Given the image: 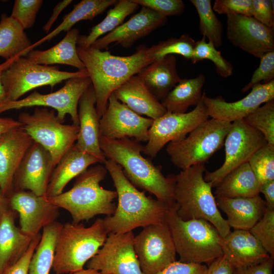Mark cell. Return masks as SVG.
I'll use <instances>...</instances> for the list:
<instances>
[{"mask_svg": "<svg viewBox=\"0 0 274 274\" xmlns=\"http://www.w3.org/2000/svg\"><path fill=\"white\" fill-rule=\"evenodd\" d=\"M78 55L88 72L96 96V110L99 118L104 113L111 94L132 76L155 61L154 46H139L126 56H116L108 51L91 47H77Z\"/></svg>", "mask_w": 274, "mask_h": 274, "instance_id": "6da1fadb", "label": "cell"}, {"mask_svg": "<svg viewBox=\"0 0 274 274\" xmlns=\"http://www.w3.org/2000/svg\"><path fill=\"white\" fill-rule=\"evenodd\" d=\"M104 164L113 181L118 198L114 213L103 219L108 233H125L136 228L166 222L169 205L139 190L113 160L106 159Z\"/></svg>", "mask_w": 274, "mask_h": 274, "instance_id": "7a4b0ae2", "label": "cell"}, {"mask_svg": "<svg viewBox=\"0 0 274 274\" xmlns=\"http://www.w3.org/2000/svg\"><path fill=\"white\" fill-rule=\"evenodd\" d=\"M99 146L106 158L120 166L134 186L169 206L175 203L174 175L165 177L160 168L145 158L141 153L144 146L139 142L127 138L110 140L100 136Z\"/></svg>", "mask_w": 274, "mask_h": 274, "instance_id": "3957f363", "label": "cell"}, {"mask_svg": "<svg viewBox=\"0 0 274 274\" xmlns=\"http://www.w3.org/2000/svg\"><path fill=\"white\" fill-rule=\"evenodd\" d=\"M204 163H199L174 175V195L177 213L184 220H204L212 224L221 237L230 231L218 209L212 186L204 179Z\"/></svg>", "mask_w": 274, "mask_h": 274, "instance_id": "277c9868", "label": "cell"}, {"mask_svg": "<svg viewBox=\"0 0 274 274\" xmlns=\"http://www.w3.org/2000/svg\"><path fill=\"white\" fill-rule=\"evenodd\" d=\"M107 172L100 164L88 168L76 178L72 188L48 198L59 209L68 211L74 224L88 221L98 215L111 216L116 209L113 201L117 197V193L100 185Z\"/></svg>", "mask_w": 274, "mask_h": 274, "instance_id": "5b68a950", "label": "cell"}, {"mask_svg": "<svg viewBox=\"0 0 274 274\" xmlns=\"http://www.w3.org/2000/svg\"><path fill=\"white\" fill-rule=\"evenodd\" d=\"M177 209L176 203L169 206L166 222L179 255V261L208 266L222 256V237L216 228L204 220H182Z\"/></svg>", "mask_w": 274, "mask_h": 274, "instance_id": "8992f818", "label": "cell"}, {"mask_svg": "<svg viewBox=\"0 0 274 274\" xmlns=\"http://www.w3.org/2000/svg\"><path fill=\"white\" fill-rule=\"evenodd\" d=\"M108 234L101 218L96 219L89 227L80 223L63 224L56 243L54 272L72 273L84 268L103 246Z\"/></svg>", "mask_w": 274, "mask_h": 274, "instance_id": "52a82bcc", "label": "cell"}, {"mask_svg": "<svg viewBox=\"0 0 274 274\" xmlns=\"http://www.w3.org/2000/svg\"><path fill=\"white\" fill-rule=\"evenodd\" d=\"M231 126L230 122L213 118L202 122L185 138L168 143L170 161L182 170L204 163L224 145Z\"/></svg>", "mask_w": 274, "mask_h": 274, "instance_id": "ba28073f", "label": "cell"}, {"mask_svg": "<svg viewBox=\"0 0 274 274\" xmlns=\"http://www.w3.org/2000/svg\"><path fill=\"white\" fill-rule=\"evenodd\" d=\"M86 76H89L86 68L75 72L62 71L57 65L39 64L25 57H19L2 75L6 93L5 101L19 99L27 92L43 86L52 89L64 80Z\"/></svg>", "mask_w": 274, "mask_h": 274, "instance_id": "9c48e42d", "label": "cell"}, {"mask_svg": "<svg viewBox=\"0 0 274 274\" xmlns=\"http://www.w3.org/2000/svg\"><path fill=\"white\" fill-rule=\"evenodd\" d=\"M18 120L33 141L50 153L55 166L77 140L79 125L63 124L54 110L36 107L32 113H21Z\"/></svg>", "mask_w": 274, "mask_h": 274, "instance_id": "30bf717a", "label": "cell"}, {"mask_svg": "<svg viewBox=\"0 0 274 274\" xmlns=\"http://www.w3.org/2000/svg\"><path fill=\"white\" fill-rule=\"evenodd\" d=\"M91 84L89 76L70 79L58 90L48 94L36 91L27 96L14 101L0 102V115L4 112L32 107L51 108L63 122L66 115H70L73 124L79 125L78 107L79 99Z\"/></svg>", "mask_w": 274, "mask_h": 274, "instance_id": "8fae6325", "label": "cell"}, {"mask_svg": "<svg viewBox=\"0 0 274 274\" xmlns=\"http://www.w3.org/2000/svg\"><path fill=\"white\" fill-rule=\"evenodd\" d=\"M263 134L243 119L231 123L224 140L225 158L222 166L213 172L205 171L204 180L216 187L230 171L248 162L252 155L267 144Z\"/></svg>", "mask_w": 274, "mask_h": 274, "instance_id": "7c38bea8", "label": "cell"}, {"mask_svg": "<svg viewBox=\"0 0 274 274\" xmlns=\"http://www.w3.org/2000/svg\"><path fill=\"white\" fill-rule=\"evenodd\" d=\"M202 97L189 112H166L154 121L148 131V140L143 152L153 158L167 143L185 138L193 129L209 118Z\"/></svg>", "mask_w": 274, "mask_h": 274, "instance_id": "4fadbf2b", "label": "cell"}, {"mask_svg": "<svg viewBox=\"0 0 274 274\" xmlns=\"http://www.w3.org/2000/svg\"><path fill=\"white\" fill-rule=\"evenodd\" d=\"M133 246L143 274H156L176 261L175 247L166 222L143 227L134 236Z\"/></svg>", "mask_w": 274, "mask_h": 274, "instance_id": "5bb4252c", "label": "cell"}, {"mask_svg": "<svg viewBox=\"0 0 274 274\" xmlns=\"http://www.w3.org/2000/svg\"><path fill=\"white\" fill-rule=\"evenodd\" d=\"M132 231L109 233L97 254L86 263L87 268L104 274H143L136 255Z\"/></svg>", "mask_w": 274, "mask_h": 274, "instance_id": "9a60e30c", "label": "cell"}, {"mask_svg": "<svg viewBox=\"0 0 274 274\" xmlns=\"http://www.w3.org/2000/svg\"><path fill=\"white\" fill-rule=\"evenodd\" d=\"M153 121L135 113L120 102L113 92L99 119L100 136L110 140L133 138L138 142H147Z\"/></svg>", "mask_w": 274, "mask_h": 274, "instance_id": "2e32d148", "label": "cell"}, {"mask_svg": "<svg viewBox=\"0 0 274 274\" xmlns=\"http://www.w3.org/2000/svg\"><path fill=\"white\" fill-rule=\"evenodd\" d=\"M8 197L10 209L19 214L21 230L31 237L56 221L60 215L59 208L48 197L30 191L13 190Z\"/></svg>", "mask_w": 274, "mask_h": 274, "instance_id": "e0dca14e", "label": "cell"}, {"mask_svg": "<svg viewBox=\"0 0 274 274\" xmlns=\"http://www.w3.org/2000/svg\"><path fill=\"white\" fill-rule=\"evenodd\" d=\"M226 37L234 46L259 58L274 51V28L267 27L252 16H227Z\"/></svg>", "mask_w": 274, "mask_h": 274, "instance_id": "ac0fdd59", "label": "cell"}, {"mask_svg": "<svg viewBox=\"0 0 274 274\" xmlns=\"http://www.w3.org/2000/svg\"><path fill=\"white\" fill-rule=\"evenodd\" d=\"M54 167L50 153L33 141L15 174L13 190L30 191L38 195L46 196Z\"/></svg>", "mask_w": 274, "mask_h": 274, "instance_id": "d6986e66", "label": "cell"}, {"mask_svg": "<svg viewBox=\"0 0 274 274\" xmlns=\"http://www.w3.org/2000/svg\"><path fill=\"white\" fill-rule=\"evenodd\" d=\"M274 99V80L257 84L244 98L234 102H227L221 96L210 97L204 92L203 101L209 117L232 123L243 119L262 104Z\"/></svg>", "mask_w": 274, "mask_h": 274, "instance_id": "ffe728a7", "label": "cell"}, {"mask_svg": "<svg viewBox=\"0 0 274 274\" xmlns=\"http://www.w3.org/2000/svg\"><path fill=\"white\" fill-rule=\"evenodd\" d=\"M167 17L145 7L114 30L98 39L90 47L98 49H107L113 43L124 48H130L135 41L149 35L164 25Z\"/></svg>", "mask_w": 274, "mask_h": 274, "instance_id": "44dd1931", "label": "cell"}, {"mask_svg": "<svg viewBox=\"0 0 274 274\" xmlns=\"http://www.w3.org/2000/svg\"><path fill=\"white\" fill-rule=\"evenodd\" d=\"M96 96L91 84L81 95L78 107L79 131L75 146L80 152L106 160L99 146V119L95 107Z\"/></svg>", "mask_w": 274, "mask_h": 274, "instance_id": "7402d4cb", "label": "cell"}, {"mask_svg": "<svg viewBox=\"0 0 274 274\" xmlns=\"http://www.w3.org/2000/svg\"><path fill=\"white\" fill-rule=\"evenodd\" d=\"M33 142L22 126L10 130L0 139V186L7 197L13 190L15 174Z\"/></svg>", "mask_w": 274, "mask_h": 274, "instance_id": "603a6c76", "label": "cell"}, {"mask_svg": "<svg viewBox=\"0 0 274 274\" xmlns=\"http://www.w3.org/2000/svg\"><path fill=\"white\" fill-rule=\"evenodd\" d=\"M223 255L234 269L256 264L270 257L249 230H233L221 240Z\"/></svg>", "mask_w": 274, "mask_h": 274, "instance_id": "cb8c5ba5", "label": "cell"}, {"mask_svg": "<svg viewBox=\"0 0 274 274\" xmlns=\"http://www.w3.org/2000/svg\"><path fill=\"white\" fill-rule=\"evenodd\" d=\"M217 207L226 215L234 230H250L263 216L266 209L260 195L251 197H215Z\"/></svg>", "mask_w": 274, "mask_h": 274, "instance_id": "d4e9b609", "label": "cell"}, {"mask_svg": "<svg viewBox=\"0 0 274 274\" xmlns=\"http://www.w3.org/2000/svg\"><path fill=\"white\" fill-rule=\"evenodd\" d=\"M16 213L9 209L0 219V274L24 255L33 237L24 234L16 225Z\"/></svg>", "mask_w": 274, "mask_h": 274, "instance_id": "484cf974", "label": "cell"}, {"mask_svg": "<svg viewBox=\"0 0 274 274\" xmlns=\"http://www.w3.org/2000/svg\"><path fill=\"white\" fill-rule=\"evenodd\" d=\"M113 93L120 102L140 115L155 120L167 112L138 75L132 76Z\"/></svg>", "mask_w": 274, "mask_h": 274, "instance_id": "4316f807", "label": "cell"}, {"mask_svg": "<svg viewBox=\"0 0 274 274\" xmlns=\"http://www.w3.org/2000/svg\"><path fill=\"white\" fill-rule=\"evenodd\" d=\"M97 163H100L99 159L80 152L74 145L55 165L46 197L50 198L61 194L71 180L85 172L91 165Z\"/></svg>", "mask_w": 274, "mask_h": 274, "instance_id": "83f0119b", "label": "cell"}, {"mask_svg": "<svg viewBox=\"0 0 274 274\" xmlns=\"http://www.w3.org/2000/svg\"><path fill=\"white\" fill-rule=\"evenodd\" d=\"M153 95L163 100L181 79L176 67V59L168 55L155 60L138 74Z\"/></svg>", "mask_w": 274, "mask_h": 274, "instance_id": "f1b7e54d", "label": "cell"}, {"mask_svg": "<svg viewBox=\"0 0 274 274\" xmlns=\"http://www.w3.org/2000/svg\"><path fill=\"white\" fill-rule=\"evenodd\" d=\"M79 30L72 28L56 45L45 50H31L25 56L31 61L47 65L65 64L79 70L85 69L77 50Z\"/></svg>", "mask_w": 274, "mask_h": 274, "instance_id": "f546056e", "label": "cell"}, {"mask_svg": "<svg viewBox=\"0 0 274 274\" xmlns=\"http://www.w3.org/2000/svg\"><path fill=\"white\" fill-rule=\"evenodd\" d=\"M261 184L249 163L228 173L216 187L215 197H251L260 195Z\"/></svg>", "mask_w": 274, "mask_h": 274, "instance_id": "4dcf8cb0", "label": "cell"}, {"mask_svg": "<svg viewBox=\"0 0 274 274\" xmlns=\"http://www.w3.org/2000/svg\"><path fill=\"white\" fill-rule=\"evenodd\" d=\"M205 80L203 74L194 78L181 79L162 100L161 104L167 112L186 113L189 107L197 106L201 100Z\"/></svg>", "mask_w": 274, "mask_h": 274, "instance_id": "1f68e13d", "label": "cell"}, {"mask_svg": "<svg viewBox=\"0 0 274 274\" xmlns=\"http://www.w3.org/2000/svg\"><path fill=\"white\" fill-rule=\"evenodd\" d=\"M32 44L22 26L3 14L0 20V57L6 60L25 57Z\"/></svg>", "mask_w": 274, "mask_h": 274, "instance_id": "d6a6232c", "label": "cell"}, {"mask_svg": "<svg viewBox=\"0 0 274 274\" xmlns=\"http://www.w3.org/2000/svg\"><path fill=\"white\" fill-rule=\"evenodd\" d=\"M116 0H82L74 5V9L65 15L62 22L53 30L32 44L29 52L46 41L52 40L62 31L68 32L72 27L82 20H92L104 13L110 6L114 5Z\"/></svg>", "mask_w": 274, "mask_h": 274, "instance_id": "836d02e7", "label": "cell"}, {"mask_svg": "<svg viewBox=\"0 0 274 274\" xmlns=\"http://www.w3.org/2000/svg\"><path fill=\"white\" fill-rule=\"evenodd\" d=\"M62 225L56 221L43 228L40 241L29 262L28 274H49L52 268L57 236Z\"/></svg>", "mask_w": 274, "mask_h": 274, "instance_id": "e575fe53", "label": "cell"}, {"mask_svg": "<svg viewBox=\"0 0 274 274\" xmlns=\"http://www.w3.org/2000/svg\"><path fill=\"white\" fill-rule=\"evenodd\" d=\"M139 6L131 0L117 1L114 7L108 11L106 17L94 26L88 35L79 36L77 46L83 48L90 47L100 36L111 32L122 24L125 18L138 9Z\"/></svg>", "mask_w": 274, "mask_h": 274, "instance_id": "d590c367", "label": "cell"}, {"mask_svg": "<svg viewBox=\"0 0 274 274\" xmlns=\"http://www.w3.org/2000/svg\"><path fill=\"white\" fill-rule=\"evenodd\" d=\"M199 18V29L203 37L211 42L215 47L222 44L223 26L218 19L210 0H191Z\"/></svg>", "mask_w": 274, "mask_h": 274, "instance_id": "8d00e7d4", "label": "cell"}, {"mask_svg": "<svg viewBox=\"0 0 274 274\" xmlns=\"http://www.w3.org/2000/svg\"><path fill=\"white\" fill-rule=\"evenodd\" d=\"M204 59L212 61L215 65L216 72L221 77L227 78L232 75L233 66L222 55L220 51L216 49L211 42L206 41L202 37L195 42L191 60L194 64Z\"/></svg>", "mask_w": 274, "mask_h": 274, "instance_id": "74e56055", "label": "cell"}, {"mask_svg": "<svg viewBox=\"0 0 274 274\" xmlns=\"http://www.w3.org/2000/svg\"><path fill=\"white\" fill-rule=\"evenodd\" d=\"M243 120L262 133L267 144L274 146V99L264 103Z\"/></svg>", "mask_w": 274, "mask_h": 274, "instance_id": "f35d334b", "label": "cell"}, {"mask_svg": "<svg viewBox=\"0 0 274 274\" xmlns=\"http://www.w3.org/2000/svg\"><path fill=\"white\" fill-rule=\"evenodd\" d=\"M248 162L261 185L274 180V146L265 144Z\"/></svg>", "mask_w": 274, "mask_h": 274, "instance_id": "ab89813d", "label": "cell"}, {"mask_svg": "<svg viewBox=\"0 0 274 274\" xmlns=\"http://www.w3.org/2000/svg\"><path fill=\"white\" fill-rule=\"evenodd\" d=\"M195 41L188 34L179 38H171L154 45L155 61L168 55L178 54L186 59L192 58Z\"/></svg>", "mask_w": 274, "mask_h": 274, "instance_id": "60d3db41", "label": "cell"}, {"mask_svg": "<svg viewBox=\"0 0 274 274\" xmlns=\"http://www.w3.org/2000/svg\"><path fill=\"white\" fill-rule=\"evenodd\" d=\"M249 231L274 258V210L266 208L262 218Z\"/></svg>", "mask_w": 274, "mask_h": 274, "instance_id": "b9f144b4", "label": "cell"}, {"mask_svg": "<svg viewBox=\"0 0 274 274\" xmlns=\"http://www.w3.org/2000/svg\"><path fill=\"white\" fill-rule=\"evenodd\" d=\"M43 4L42 0H15L10 16L24 29H29L33 26Z\"/></svg>", "mask_w": 274, "mask_h": 274, "instance_id": "7bdbcfd3", "label": "cell"}, {"mask_svg": "<svg viewBox=\"0 0 274 274\" xmlns=\"http://www.w3.org/2000/svg\"><path fill=\"white\" fill-rule=\"evenodd\" d=\"M260 59L258 67L253 73L250 82L241 90L242 93L247 92L262 81L266 83L273 80L274 51L266 53Z\"/></svg>", "mask_w": 274, "mask_h": 274, "instance_id": "ee69618b", "label": "cell"}, {"mask_svg": "<svg viewBox=\"0 0 274 274\" xmlns=\"http://www.w3.org/2000/svg\"><path fill=\"white\" fill-rule=\"evenodd\" d=\"M131 1L139 6L147 7L165 17L180 15L185 9V5L181 0Z\"/></svg>", "mask_w": 274, "mask_h": 274, "instance_id": "f6af8a7d", "label": "cell"}, {"mask_svg": "<svg viewBox=\"0 0 274 274\" xmlns=\"http://www.w3.org/2000/svg\"><path fill=\"white\" fill-rule=\"evenodd\" d=\"M212 7L219 14L252 16V0H216Z\"/></svg>", "mask_w": 274, "mask_h": 274, "instance_id": "bcb514c9", "label": "cell"}, {"mask_svg": "<svg viewBox=\"0 0 274 274\" xmlns=\"http://www.w3.org/2000/svg\"><path fill=\"white\" fill-rule=\"evenodd\" d=\"M273 1L252 0V17L270 28H274Z\"/></svg>", "mask_w": 274, "mask_h": 274, "instance_id": "7dc6e473", "label": "cell"}, {"mask_svg": "<svg viewBox=\"0 0 274 274\" xmlns=\"http://www.w3.org/2000/svg\"><path fill=\"white\" fill-rule=\"evenodd\" d=\"M206 264L175 261L156 274H206Z\"/></svg>", "mask_w": 274, "mask_h": 274, "instance_id": "c3c4849f", "label": "cell"}, {"mask_svg": "<svg viewBox=\"0 0 274 274\" xmlns=\"http://www.w3.org/2000/svg\"><path fill=\"white\" fill-rule=\"evenodd\" d=\"M41 237L40 233L34 236L24 255L16 263L10 266L4 274H28L29 262Z\"/></svg>", "mask_w": 274, "mask_h": 274, "instance_id": "681fc988", "label": "cell"}, {"mask_svg": "<svg viewBox=\"0 0 274 274\" xmlns=\"http://www.w3.org/2000/svg\"><path fill=\"white\" fill-rule=\"evenodd\" d=\"M274 258L270 257L253 265L235 268L232 274H273Z\"/></svg>", "mask_w": 274, "mask_h": 274, "instance_id": "f907efd6", "label": "cell"}, {"mask_svg": "<svg viewBox=\"0 0 274 274\" xmlns=\"http://www.w3.org/2000/svg\"><path fill=\"white\" fill-rule=\"evenodd\" d=\"M233 270V267L222 255L208 266L206 274H232Z\"/></svg>", "mask_w": 274, "mask_h": 274, "instance_id": "816d5d0a", "label": "cell"}, {"mask_svg": "<svg viewBox=\"0 0 274 274\" xmlns=\"http://www.w3.org/2000/svg\"><path fill=\"white\" fill-rule=\"evenodd\" d=\"M72 0H64L59 2L53 9L52 14L47 22L43 27V29L46 33L49 32L52 26L57 20L61 12L70 4L72 3Z\"/></svg>", "mask_w": 274, "mask_h": 274, "instance_id": "f5cc1de1", "label": "cell"}, {"mask_svg": "<svg viewBox=\"0 0 274 274\" xmlns=\"http://www.w3.org/2000/svg\"><path fill=\"white\" fill-rule=\"evenodd\" d=\"M260 193L264 196L266 208L274 210V180L261 184L260 187Z\"/></svg>", "mask_w": 274, "mask_h": 274, "instance_id": "db71d44e", "label": "cell"}, {"mask_svg": "<svg viewBox=\"0 0 274 274\" xmlns=\"http://www.w3.org/2000/svg\"><path fill=\"white\" fill-rule=\"evenodd\" d=\"M21 126V124L18 120L11 118L0 117V139L10 130Z\"/></svg>", "mask_w": 274, "mask_h": 274, "instance_id": "11a10c76", "label": "cell"}, {"mask_svg": "<svg viewBox=\"0 0 274 274\" xmlns=\"http://www.w3.org/2000/svg\"><path fill=\"white\" fill-rule=\"evenodd\" d=\"M17 58L18 57L6 60V61L0 64V102L6 100V93L2 81V74Z\"/></svg>", "mask_w": 274, "mask_h": 274, "instance_id": "9f6ffc18", "label": "cell"}, {"mask_svg": "<svg viewBox=\"0 0 274 274\" xmlns=\"http://www.w3.org/2000/svg\"><path fill=\"white\" fill-rule=\"evenodd\" d=\"M9 209H11L8 197L5 195L0 186V219L3 214Z\"/></svg>", "mask_w": 274, "mask_h": 274, "instance_id": "6f0895ef", "label": "cell"}, {"mask_svg": "<svg viewBox=\"0 0 274 274\" xmlns=\"http://www.w3.org/2000/svg\"><path fill=\"white\" fill-rule=\"evenodd\" d=\"M71 274H104L102 272L93 269H90V268H86L84 269L83 268L81 270L76 271L74 272H73Z\"/></svg>", "mask_w": 274, "mask_h": 274, "instance_id": "680465c9", "label": "cell"}]
</instances>
